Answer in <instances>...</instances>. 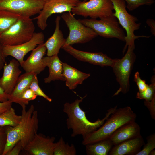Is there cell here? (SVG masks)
<instances>
[{
    "label": "cell",
    "instance_id": "836d02e7",
    "mask_svg": "<svg viewBox=\"0 0 155 155\" xmlns=\"http://www.w3.org/2000/svg\"><path fill=\"white\" fill-rule=\"evenodd\" d=\"M144 104L148 109L151 118L155 119V98L150 101H144Z\"/></svg>",
    "mask_w": 155,
    "mask_h": 155
},
{
    "label": "cell",
    "instance_id": "484cf974",
    "mask_svg": "<svg viewBox=\"0 0 155 155\" xmlns=\"http://www.w3.org/2000/svg\"><path fill=\"white\" fill-rule=\"evenodd\" d=\"M76 150L74 145L70 146L65 143L63 138L61 137L59 140L55 143L53 155H75Z\"/></svg>",
    "mask_w": 155,
    "mask_h": 155
},
{
    "label": "cell",
    "instance_id": "d6986e66",
    "mask_svg": "<svg viewBox=\"0 0 155 155\" xmlns=\"http://www.w3.org/2000/svg\"><path fill=\"white\" fill-rule=\"evenodd\" d=\"M61 17L57 16L55 20V28L53 35L44 43L46 48L47 55L51 56L58 55L61 48L65 44V39L62 31L60 29Z\"/></svg>",
    "mask_w": 155,
    "mask_h": 155
},
{
    "label": "cell",
    "instance_id": "7a4b0ae2",
    "mask_svg": "<svg viewBox=\"0 0 155 155\" xmlns=\"http://www.w3.org/2000/svg\"><path fill=\"white\" fill-rule=\"evenodd\" d=\"M77 99L73 102H66L63 106V111L67 115L66 124L68 129H71V136L75 137L81 135L84 137L90 133L96 130L104 123L105 121L116 109V107L108 110L105 117L98 119L94 122L89 121L86 117L85 112L80 106V103L86 96Z\"/></svg>",
    "mask_w": 155,
    "mask_h": 155
},
{
    "label": "cell",
    "instance_id": "ab89813d",
    "mask_svg": "<svg viewBox=\"0 0 155 155\" xmlns=\"http://www.w3.org/2000/svg\"><path fill=\"white\" fill-rule=\"evenodd\" d=\"M155 150L154 149L152 150L150 153L149 155H155Z\"/></svg>",
    "mask_w": 155,
    "mask_h": 155
},
{
    "label": "cell",
    "instance_id": "30bf717a",
    "mask_svg": "<svg viewBox=\"0 0 155 155\" xmlns=\"http://www.w3.org/2000/svg\"><path fill=\"white\" fill-rule=\"evenodd\" d=\"M45 0H0V9L30 18L39 14Z\"/></svg>",
    "mask_w": 155,
    "mask_h": 155
},
{
    "label": "cell",
    "instance_id": "83f0119b",
    "mask_svg": "<svg viewBox=\"0 0 155 155\" xmlns=\"http://www.w3.org/2000/svg\"><path fill=\"white\" fill-rule=\"evenodd\" d=\"M37 96L33 91L29 88L25 90L17 98L15 99L13 102L18 104L21 106H26L29 102L35 100Z\"/></svg>",
    "mask_w": 155,
    "mask_h": 155
},
{
    "label": "cell",
    "instance_id": "277c9868",
    "mask_svg": "<svg viewBox=\"0 0 155 155\" xmlns=\"http://www.w3.org/2000/svg\"><path fill=\"white\" fill-rule=\"evenodd\" d=\"M113 5L115 12L113 15L118 20V22L126 32L125 40L126 44L123 49V54L128 46L135 49V41L140 38H149L151 36L144 35L137 36L135 34V30H138L141 24L137 23L138 18L129 14L126 10V2L124 0H110Z\"/></svg>",
    "mask_w": 155,
    "mask_h": 155
},
{
    "label": "cell",
    "instance_id": "8fae6325",
    "mask_svg": "<svg viewBox=\"0 0 155 155\" xmlns=\"http://www.w3.org/2000/svg\"><path fill=\"white\" fill-rule=\"evenodd\" d=\"M79 0H45L42 9L33 19L37 20L38 26L44 30L47 27V20L53 14L71 12Z\"/></svg>",
    "mask_w": 155,
    "mask_h": 155
},
{
    "label": "cell",
    "instance_id": "5bb4252c",
    "mask_svg": "<svg viewBox=\"0 0 155 155\" xmlns=\"http://www.w3.org/2000/svg\"><path fill=\"white\" fill-rule=\"evenodd\" d=\"M55 140L54 137L37 133L24 150L29 155H53Z\"/></svg>",
    "mask_w": 155,
    "mask_h": 155
},
{
    "label": "cell",
    "instance_id": "74e56055",
    "mask_svg": "<svg viewBox=\"0 0 155 155\" xmlns=\"http://www.w3.org/2000/svg\"><path fill=\"white\" fill-rule=\"evenodd\" d=\"M2 47L3 46L0 44V71L3 68L6 63L5 57L3 54Z\"/></svg>",
    "mask_w": 155,
    "mask_h": 155
},
{
    "label": "cell",
    "instance_id": "4316f807",
    "mask_svg": "<svg viewBox=\"0 0 155 155\" xmlns=\"http://www.w3.org/2000/svg\"><path fill=\"white\" fill-rule=\"evenodd\" d=\"M151 84L148 85L144 90L139 91L137 94L136 98L145 101H150L155 98V76L153 75L151 80Z\"/></svg>",
    "mask_w": 155,
    "mask_h": 155
},
{
    "label": "cell",
    "instance_id": "8992f818",
    "mask_svg": "<svg viewBox=\"0 0 155 155\" xmlns=\"http://www.w3.org/2000/svg\"><path fill=\"white\" fill-rule=\"evenodd\" d=\"M78 20L85 26L92 29L98 36L106 38H116L125 42L124 31L113 14L99 20L91 18Z\"/></svg>",
    "mask_w": 155,
    "mask_h": 155
},
{
    "label": "cell",
    "instance_id": "60d3db41",
    "mask_svg": "<svg viewBox=\"0 0 155 155\" xmlns=\"http://www.w3.org/2000/svg\"><path fill=\"white\" fill-rule=\"evenodd\" d=\"M79 1H82V0H83V1H87L88 0H79Z\"/></svg>",
    "mask_w": 155,
    "mask_h": 155
},
{
    "label": "cell",
    "instance_id": "7402d4cb",
    "mask_svg": "<svg viewBox=\"0 0 155 155\" xmlns=\"http://www.w3.org/2000/svg\"><path fill=\"white\" fill-rule=\"evenodd\" d=\"M36 74L32 72H25L20 75L12 93L9 95L8 100L13 102L24 91L29 88Z\"/></svg>",
    "mask_w": 155,
    "mask_h": 155
},
{
    "label": "cell",
    "instance_id": "3957f363",
    "mask_svg": "<svg viewBox=\"0 0 155 155\" xmlns=\"http://www.w3.org/2000/svg\"><path fill=\"white\" fill-rule=\"evenodd\" d=\"M137 115L129 106L116 109L99 128L84 137V145L108 139L113 133L122 125L135 121Z\"/></svg>",
    "mask_w": 155,
    "mask_h": 155
},
{
    "label": "cell",
    "instance_id": "f1b7e54d",
    "mask_svg": "<svg viewBox=\"0 0 155 155\" xmlns=\"http://www.w3.org/2000/svg\"><path fill=\"white\" fill-rule=\"evenodd\" d=\"M147 143L144 144L142 150L136 155H149L150 152L155 148V134L153 133L146 138Z\"/></svg>",
    "mask_w": 155,
    "mask_h": 155
},
{
    "label": "cell",
    "instance_id": "ac0fdd59",
    "mask_svg": "<svg viewBox=\"0 0 155 155\" xmlns=\"http://www.w3.org/2000/svg\"><path fill=\"white\" fill-rule=\"evenodd\" d=\"M144 144L141 135L135 138L124 141L113 146L109 155H136Z\"/></svg>",
    "mask_w": 155,
    "mask_h": 155
},
{
    "label": "cell",
    "instance_id": "6da1fadb",
    "mask_svg": "<svg viewBox=\"0 0 155 155\" xmlns=\"http://www.w3.org/2000/svg\"><path fill=\"white\" fill-rule=\"evenodd\" d=\"M21 118L19 123L14 127L5 126L7 138L3 155H6L16 143L20 141L24 150L37 133L39 120L38 113L32 104L26 110V106L22 107Z\"/></svg>",
    "mask_w": 155,
    "mask_h": 155
},
{
    "label": "cell",
    "instance_id": "d590c367",
    "mask_svg": "<svg viewBox=\"0 0 155 155\" xmlns=\"http://www.w3.org/2000/svg\"><path fill=\"white\" fill-rule=\"evenodd\" d=\"M12 103L9 100L3 102H0V114L12 107Z\"/></svg>",
    "mask_w": 155,
    "mask_h": 155
},
{
    "label": "cell",
    "instance_id": "4dcf8cb0",
    "mask_svg": "<svg viewBox=\"0 0 155 155\" xmlns=\"http://www.w3.org/2000/svg\"><path fill=\"white\" fill-rule=\"evenodd\" d=\"M34 93L37 96H41L48 101L51 102L52 99L45 94L39 87L37 74H36L29 86Z\"/></svg>",
    "mask_w": 155,
    "mask_h": 155
},
{
    "label": "cell",
    "instance_id": "52a82bcc",
    "mask_svg": "<svg viewBox=\"0 0 155 155\" xmlns=\"http://www.w3.org/2000/svg\"><path fill=\"white\" fill-rule=\"evenodd\" d=\"M126 53L121 59H115L111 66L119 87L113 96H117L121 92L126 94L130 89L129 78L136 60L134 49L128 46Z\"/></svg>",
    "mask_w": 155,
    "mask_h": 155
},
{
    "label": "cell",
    "instance_id": "603a6c76",
    "mask_svg": "<svg viewBox=\"0 0 155 155\" xmlns=\"http://www.w3.org/2000/svg\"><path fill=\"white\" fill-rule=\"evenodd\" d=\"M85 146L88 155H107L113 146L109 139Z\"/></svg>",
    "mask_w": 155,
    "mask_h": 155
},
{
    "label": "cell",
    "instance_id": "5b68a950",
    "mask_svg": "<svg viewBox=\"0 0 155 155\" xmlns=\"http://www.w3.org/2000/svg\"><path fill=\"white\" fill-rule=\"evenodd\" d=\"M35 27L30 17L20 16L16 22L0 37L2 46H13L28 41L32 38Z\"/></svg>",
    "mask_w": 155,
    "mask_h": 155
},
{
    "label": "cell",
    "instance_id": "9a60e30c",
    "mask_svg": "<svg viewBox=\"0 0 155 155\" xmlns=\"http://www.w3.org/2000/svg\"><path fill=\"white\" fill-rule=\"evenodd\" d=\"M20 65L18 61L12 59L8 64H5L3 67V74L0 78V85L7 94L12 93L21 73Z\"/></svg>",
    "mask_w": 155,
    "mask_h": 155
},
{
    "label": "cell",
    "instance_id": "8d00e7d4",
    "mask_svg": "<svg viewBox=\"0 0 155 155\" xmlns=\"http://www.w3.org/2000/svg\"><path fill=\"white\" fill-rule=\"evenodd\" d=\"M146 22L148 26L150 28V32L152 34L155 36V21L152 19H147Z\"/></svg>",
    "mask_w": 155,
    "mask_h": 155
},
{
    "label": "cell",
    "instance_id": "d6a6232c",
    "mask_svg": "<svg viewBox=\"0 0 155 155\" xmlns=\"http://www.w3.org/2000/svg\"><path fill=\"white\" fill-rule=\"evenodd\" d=\"M134 81L136 83L139 89V91H142L145 90L148 85L147 84L144 80L141 79L138 71L135 73L134 75Z\"/></svg>",
    "mask_w": 155,
    "mask_h": 155
},
{
    "label": "cell",
    "instance_id": "d4e9b609",
    "mask_svg": "<svg viewBox=\"0 0 155 155\" xmlns=\"http://www.w3.org/2000/svg\"><path fill=\"white\" fill-rule=\"evenodd\" d=\"M21 118V115H17L12 107L0 114V126L14 127L19 123Z\"/></svg>",
    "mask_w": 155,
    "mask_h": 155
},
{
    "label": "cell",
    "instance_id": "f546056e",
    "mask_svg": "<svg viewBox=\"0 0 155 155\" xmlns=\"http://www.w3.org/2000/svg\"><path fill=\"white\" fill-rule=\"evenodd\" d=\"M126 2V7L130 11H133L139 7L146 5L150 6L155 2L154 0H124Z\"/></svg>",
    "mask_w": 155,
    "mask_h": 155
},
{
    "label": "cell",
    "instance_id": "4fadbf2b",
    "mask_svg": "<svg viewBox=\"0 0 155 155\" xmlns=\"http://www.w3.org/2000/svg\"><path fill=\"white\" fill-rule=\"evenodd\" d=\"M65 51L79 61L103 67H111L114 59L102 52H90L77 49L70 45H65L62 48Z\"/></svg>",
    "mask_w": 155,
    "mask_h": 155
},
{
    "label": "cell",
    "instance_id": "7c38bea8",
    "mask_svg": "<svg viewBox=\"0 0 155 155\" xmlns=\"http://www.w3.org/2000/svg\"><path fill=\"white\" fill-rule=\"evenodd\" d=\"M44 36L42 32H34L29 40L19 45L3 46V54L5 57L11 56L19 62L20 65L24 62L25 55L38 45L43 43Z\"/></svg>",
    "mask_w": 155,
    "mask_h": 155
},
{
    "label": "cell",
    "instance_id": "f35d334b",
    "mask_svg": "<svg viewBox=\"0 0 155 155\" xmlns=\"http://www.w3.org/2000/svg\"><path fill=\"white\" fill-rule=\"evenodd\" d=\"M9 95L5 93L0 85V102H3L8 100Z\"/></svg>",
    "mask_w": 155,
    "mask_h": 155
},
{
    "label": "cell",
    "instance_id": "e575fe53",
    "mask_svg": "<svg viewBox=\"0 0 155 155\" xmlns=\"http://www.w3.org/2000/svg\"><path fill=\"white\" fill-rule=\"evenodd\" d=\"M24 150L22 144L20 141L17 142L12 148L6 155H18L22 150Z\"/></svg>",
    "mask_w": 155,
    "mask_h": 155
},
{
    "label": "cell",
    "instance_id": "e0dca14e",
    "mask_svg": "<svg viewBox=\"0 0 155 155\" xmlns=\"http://www.w3.org/2000/svg\"><path fill=\"white\" fill-rule=\"evenodd\" d=\"M141 128L135 122L133 121L126 123L119 128L109 139L113 146L124 141L137 137L140 134Z\"/></svg>",
    "mask_w": 155,
    "mask_h": 155
},
{
    "label": "cell",
    "instance_id": "44dd1931",
    "mask_svg": "<svg viewBox=\"0 0 155 155\" xmlns=\"http://www.w3.org/2000/svg\"><path fill=\"white\" fill-rule=\"evenodd\" d=\"M62 63L63 76L65 79L66 85L70 90L75 89L90 75V74L81 71L66 63Z\"/></svg>",
    "mask_w": 155,
    "mask_h": 155
},
{
    "label": "cell",
    "instance_id": "ffe728a7",
    "mask_svg": "<svg viewBox=\"0 0 155 155\" xmlns=\"http://www.w3.org/2000/svg\"><path fill=\"white\" fill-rule=\"evenodd\" d=\"M43 60L45 66L49 68V72L48 76L44 79V83H49L55 80L65 81L63 75L62 62L60 60L58 55L43 57Z\"/></svg>",
    "mask_w": 155,
    "mask_h": 155
},
{
    "label": "cell",
    "instance_id": "9c48e42d",
    "mask_svg": "<svg viewBox=\"0 0 155 155\" xmlns=\"http://www.w3.org/2000/svg\"><path fill=\"white\" fill-rule=\"evenodd\" d=\"M113 5L110 0L79 1L72 9L74 15L101 19L113 14Z\"/></svg>",
    "mask_w": 155,
    "mask_h": 155
},
{
    "label": "cell",
    "instance_id": "ba28073f",
    "mask_svg": "<svg viewBox=\"0 0 155 155\" xmlns=\"http://www.w3.org/2000/svg\"><path fill=\"white\" fill-rule=\"evenodd\" d=\"M71 12H66L61 16L69 30L64 45L85 43L98 36L92 29L83 24Z\"/></svg>",
    "mask_w": 155,
    "mask_h": 155
},
{
    "label": "cell",
    "instance_id": "2e32d148",
    "mask_svg": "<svg viewBox=\"0 0 155 155\" xmlns=\"http://www.w3.org/2000/svg\"><path fill=\"white\" fill-rule=\"evenodd\" d=\"M44 43L38 45L32 50L30 55L20 65L25 72H32L37 75L45 69L46 66L43 58L46 53V48Z\"/></svg>",
    "mask_w": 155,
    "mask_h": 155
},
{
    "label": "cell",
    "instance_id": "1f68e13d",
    "mask_svg": "<svg viewBox=\"0 0 155 155\" xmlns=\"http://www.w3.org/2000/svg\"><path fill=\"white\" fill-rule=\"evenodd\" d=\"M7 138L5 126H0V155H3L7 143Z\"/></svg>",
    "mask_w": 155,
    "mask_h": 155
},
{
    "label": "cell",
    "instance_id": "cb8c5ba5",
    "mask_svg": "<svg viewBox=\"0 0 155 155\" xmlns=\"http://www.w3.org/2000/svg\"><path fill=\"white\" fill-rule=\"evenodd\" d=\"M20 16L7 10L0 9V37L16 22Z\"/></svg>",
    "mask_w": 155,
    "mask_h": 155
}]
</instances>
